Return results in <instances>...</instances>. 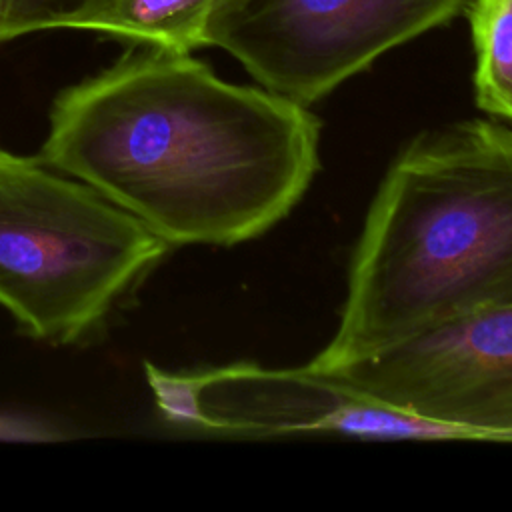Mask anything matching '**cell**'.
Listing matches in <instances>:
<instances>
[{"mask_svg":"<svg viewBox=\"0 0 512 512\" xmlns=\"http://www.w3.org/2000/svg\"><path fill=\"white\" fill-rule=\"evenodd\" d=\"M320 122L266 88L218 78L190 52L132 42L58 94L40 160L96 188L164 242L260 236L318 170Z\"/></svg>","mask_w":512,"mask_h":512,"instance_id":"6da1fadb","label":"cell"},{"mask_svg":"<svg viewBox=\"0 0 512 512\" xmlns=\"http://www.w3.org/2000/svg\"><path fill=\"white\" fill-rule=\"evenodd\" d=\"M512 306V130L468 120L390 164L352 254L320 370L456 318Z\"/></svg>","mask_w":512,"mask_h":512,"instance_id":"7a4b0ae2","label":"cell"},{"mask_svg":"<svg viewBox=\"0 0 512 512\" xmlns=\"http://www.w3.org/2000/svg\"><path fill=\"white\" fill-rule=\"evenodd\" d=\"M168 248L96 188L0 146V306L32 336L92 332Z\"/></svg>","mask_w":512,"mask_h":512,"instance_id":"3957f363","label":"cell"},{"mask_svg":"<svg viewBox=\"0 0 512 512\" xmlns=\"http://www.w3.org/2000/svg\"><path fill=\"white\" fill-rule=\"evenodd\" d=\"M468 2L216 0L204 46L226 50L266 90L308 106Z\"/></svg>","mask_w":512,"mask_h":512,"instance_id":"277c9868","label":"cell"},{"mask_svg":"<svg viewBox=\"0 0 512 512\" xmlns=\"http://www.w3.org/2000/svg\"><path fill=\"white\" fill-rule=\"evenodd\" d=\"M146 374L168 420L206 430L468 440L458 428L418 418L312 364L238 362L194 374H168L146 364Z\"/></svg>","mask_w":512,"mask_h":512,"instance_id":"5b68a950","label":"cell"},{"mask_svg":"<svg viewBox=\"0 0 512 512\" xmlns=\"http://www.w3.org/2000/svg\"><path fill=\"white\" fill-rule=\"evenodd\" d=\"M326 372L468 440L512 442V306L456 318Z\"/></svg>","mask_w":512,"mask_h":512,"instance_id":"8992f818","label":"cell"},{"mask_svg":"<svg viewBox=\"0 0 512 512\" xmlns=\"http://www.w3.org/2000/svg\"><path fill=\"white\" fill-rule=\"evenodd\" d=\"M216 0H92L60 16L54 28L96 30L174 52L204 46Z\"/></svg>","mask_w":512,"mask_h":512,"instance_id":"52a82bcc","label":"cell"},{"mask_svg":"<svg viewBox=\"0 0 512 512\" xmlns=\"http://www.w3.org/2000/svg\"><path fill=\"white\" fill-rule=\"evenodd\" d=\"M466 10L476 50V102L512 120V0H472Z\"/></svg>","mask_w":512,"mask_h":512,"instance_id":"ba28073f","label":"cell"},{"mask_svg":"<svg viewBox=\"0 0 512 512\" xmlns=\"http://www.w3.org/2000/svg\"><path fill=\"white\" fill-rule=\"evenodd\" d=\"M92 0H0V42L38 30H52L70 10Z\"/></svg>","mask_w":512,"mask_h":512,"instance_id":"9c48e42d","label":"cell"}]
</instances>
